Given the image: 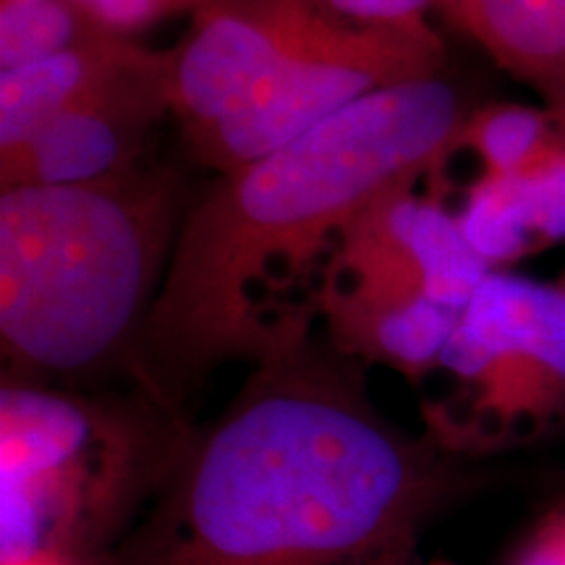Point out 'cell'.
<instances>
[{
  "instance_id": "obj_1",
  "label": "cell",
  "mask_w": 565,
  "mask_h": 565,
  "mask_svg": "<svg viewBox=\"0 0 565 565\" xmlns=\"http://www.w3.org/2000/svg\"><path fill=\"white\" fill-rule=\"evenodd\" d=\"M469 458L380 412L364 364L296 330L265 353L97 565H356L475 492Z\"/></svg>"
},
{
  "instance_id": "obj_2",
  "label": "cell",
  "mask_w": 565,
  "mask_h": 565,
  "mask_svg": "<svg viewBox=\"0 0 565 565\" xmlns=\"http://www.w3.org/2000/svg\"><path fill=\"white\" fill-rule=\"evenodd\" d=\"M469 105L443 74L351 103L265 158L223 173L189 204L171 263L129 356V374L175 422L217 366L259 362L309 309L278 307L282 288L366 210L414 189L463 150Z\"/></svg>"
},
{
  "instance_id": "obj_3",
  "label": "cell",
  "mask_w": 565,
  "mask_h": 565,
  "mask_svg": "<svg viewBox=\"0 0 565 565\" xmlns=\"http://www.w3.org/2000/svg\"><path fill=\"white\" fill-rule=\"evenodd\" d=\"M171 168L0 194V343L6 377L51 385L129 356L186 215Z\"/></svg>"
},
{
  "instance_id": "obj_4",
  "label": "cell",
  "mask_w": 565,
  "mask_h": 565,
  "mask_svg": "<svg viewBox=\"0 0 565 565\" xmlns=\"http://www.w3.org/2000/svg\"><path fill=\"white\" fill-rule=\"evenodd\" d=\"M192 424L145 393L100 401L3 380L0 565H97L171 475Z\"/></svg>"
},
{
  "instance_id": "obj_5",
  "label": "cell",
  "mask_w": 565,
  "mask_h": 565,
  "mask_svg": "<svg viewBox=\"0 0 565 565\" xmlns=\"http://www.w3.org/2000/svg\"><path fill=\"white\" fill-rule=\"evenodd\" d=\"M443 68L445 45L433 26L356 24L330 11L312 38L231 116L183 137L196 162L223 175L280 150L372 92Z\"/></svg>"
},
{
  "instance_id": "obj_6",
  "label": "cell",
  "mask_w": 565,
  "mask_h": 565,
  "mask_svg": "<svg viewBox=\"0 0 565 565\" xmlns=\"http://www.w3.org/2000/svg\"><path fill=\"white\" fill-rule=\"evenodd\" d=\"M440 370L461 393L429 412L427 435L450 454L469 458L565 427V335L494 338L458 324Z\"/></svg>"
},
{
  "instance_id": "obj_7",
  "label": "cell",
  "mask_w": 565,
  "mask_h": 565,
  "mask_svg": "<svg viewBox=\"0 0 565 565\" xmlns=\"http://www.w3.org/2000/svg\"><path fill=\"white\" fill-rule=\"evenodd\" d=\"M328 13L320 0H196L186 38L166 53L168 100L183 131L231 116Z\"/></svg>"
},
{
  "instance_id": "obj_8",
  "label": "cell",
  "mask_w": 565,
  "mask_h": 565,
  "mask_svg": "<svg viewBox=\"0 0 565 565\" xmlns=\"http://www.w3.org/2000/svg\"><path fill=\"white\" fill-rule=\"evenodd\" d=\"M168 100L166 53H152L141 68L95 97L63 113L21 145L0 150V186H76L137 168V154Z\"/></svg>"
},
{
  "instance_id": "obj_9",
  "label": "cell",
  "mask_w": 565,
  "mask_h": 565,
  "mask_svg": "<svg viewBox=\"0 0 565 565\" xmlns=\"http://www.w3.org/2000/svg\"><path fill=\"white\" fill-rule=\"evenodd\" d=\"M152 51L105 38L53 58L0 71V150L21 145L63 113L87 105L141 68Z\"/></svg>"
},
{
  "instance_id": "obj_10",
  "label": "cell",
  "mask_w": 565,
  "mask_h": 565,
  "mask_svg": "<svg viewBox=\"0 0 565 565\" xmlns=\"http://www.w3.org/2000/svg\"><path fill=\"white\" fill-rule=\"evenodd\" d=\"M437 9L565 121V0H437Z\"/></svg>"
},
{
  "instance_id": "obj_11",
  "label": "cell",
  "mask_w": 565,
  "mask_h": 565,
  "mask_svg": "<svg viewBox=\"0 0 565 565\" xmlns=\"http://www.w3.org/2000/svg\"><path fill=\"white\" fill-rule=\"evenodd\" d=\"M412 249L424 273V294L443 307L466 312L492 265L471 246L456 217L440 202H422L414 217Z\"/></svg>"
},
{
  "instance_id": "obj_12",
  "label": "cell",
  "mask_w": 565,
  "mask_h": 565,
  "mask_svg": "<svg viewBox=\"0 0 565 565\" xmlns=\"http://www.w3.org/2000/svg\"><path fill=\"white\" fill-rule=\"evenodd\" d=\"M118 38L103 30L87 11L71 0L34 6H0V68L11 71L38 63L71 47Z\"/></svg>"
},
{
  "instance_id": "obj_13",
  "label": "cell",
  "mask_w": 565,
  "mask_h": 565,
  "mask_svg": "<svg viewBox=\"0 0 565 565\" xmlns=\"http://www.w3.org/2000/svg\"><path fill=\"white\" fill-rule=\"evenodd\" d=\"M458 223L471 246L490 265L508 263L536 246L532 225H529L524 192H521L515 175L484 173L482 181L471 189Z\"/></svg>"
},
{
  "instance_id": "obj_14",
  "label": "cell",
  "mask_w": 565,
  "mask_h": 565,
  "mask_svg": "<svg viewBox=\"0 0 565 565\" xmlns=\"http://www.w3.org/2000/svg\"><path fill=\"white\" fill-rule=\"evenodd\" d=\"M553 110H534L524 105H487L471 113L463 129V147L484 162V173L513 175L532 158L536 147L555 129Z\"/></svg>"
},
{
  "instance_id": "obj_15",
  "label": "cell",
  "mask_w": 565,
  "mask_h": 565,
  "mask_svg": "<svg viewBox=\"0 0 565 565\" xmlns=\"http://www.w3.org/2000/svg\"><path fill=\"white\" fill-rule=\"evenodd\" d=\"M338 17L372 26H401V30H429L427 11L437 0H320Z\"/></svg>"
},
{
  "instance_id": "obj_16",
  "label": "cell",
  "mask_w": 565,
  "mask_h": 565,
  "mask_svg": "<svg viewBox=\"0 0 565 565\" xmlns=\"http://www.w3.org/2000/svg\"><path fill=\"white\" fill-rule=\"evenodd\" d=\"M71 3L87 11L103 30L126 40L168 17L162 0H71Z\"/></svg>"
},
{
  "instance_id": "obj_17",
  "label": "cell",
  "mask_w": 565,
  "mask_h": 565,
  "mask_svg": "<svg viewBox=\"0 0 565 565\" xmlns=\"http://www.w3.org/2000/svg\"><path fill=\"white\" fill-rule=\"evenodd\" d=\"M511 565H565V498L536 521Z\"/></svg>"
},
{
  "instance_id": "obj_18",
  "label": "cell",
  "mask_w": 565,
  "mask_h": 565,
  "mask_svg": "<svg viewBox=\"0 0 565 565\" xmlns=\"http://www.w3.org/2000/svg\"><path fill=\"white\" fill-rule=\"evenodd\" d=\"M419 536L422 534H408L395 540L393 545H387L356 565H414L416 563V550H419Z\"/></svg>"
},
{
  "instance_id": "obj_19",
  "label": "cell",
  "mask_w": 565,
  "mask_h": 565,
  "mask_svg": "<svg viewBox=\"0 0 565 565\" xmlns=\"http://www.w3.org/2000/svg\"><path fill=\"white\" fill-rule=\"evenodd\" d=\"M34 565H61V563H34Z\"/></svg>"
},
{
  "instance_id": "obj_20",
  "label": "cell",
  "mask_w": 565,
  "mask_h": 565,
  "mask_svg": "<svg viewBox=\"0 0 565 565\" xmlns=\"http://www.w3.org/2000/svg\"><path fill=\"white\" fill-rule=\"evenodd\" d=\"M433 565H448V563H433Z\"/></svg>"
},
{
  "instance_id": "obj_21",
  "label": "cell",
  "mask_w": 565,
  "mask_h": 565,
  "mask_svg": "<svg viewBox=\"0 0 565 565\" xmlns=\"http://www.w3.org/2000/svg\"><path fill=\"white\" fill-rule=\"evenodd\" d=\"M563 291H565V286H563Z\"/></svg>"
}]
</instances>
